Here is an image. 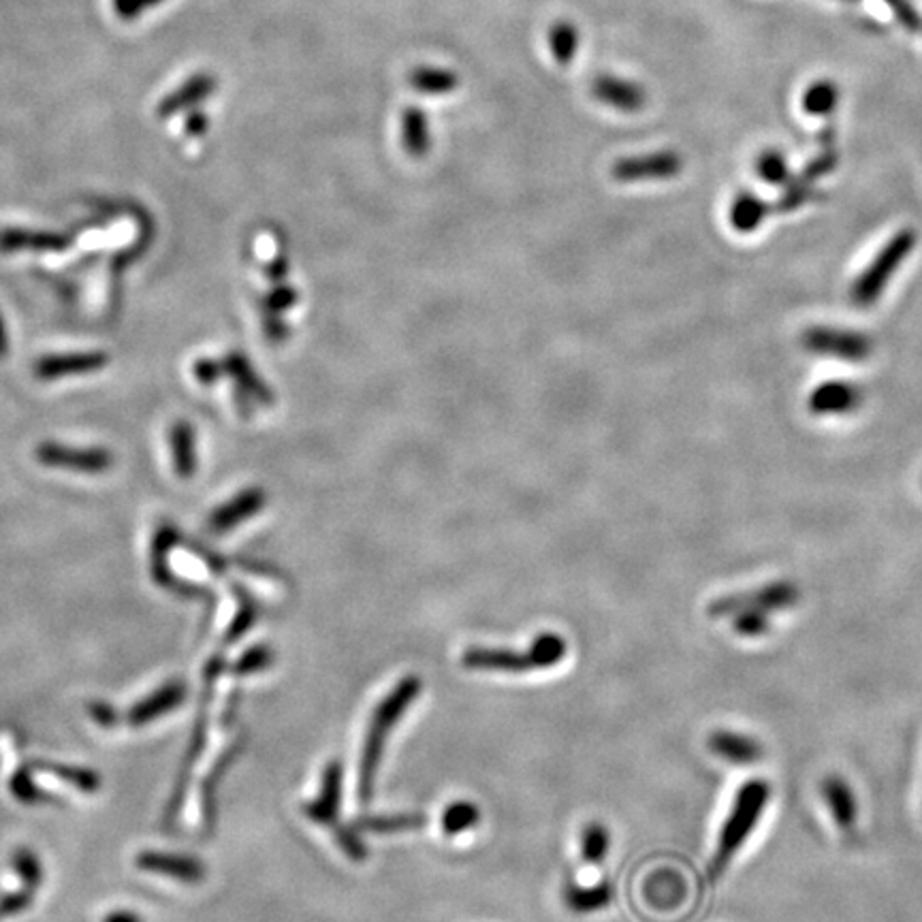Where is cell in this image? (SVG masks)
Listing matches in <instances>:
<instances>
[{"mask_svg":"<svg viewBox=\"0 0 922 922\" xmlns=\"http://www.w3.org/2000/svg\"><path fill=\"white\" fill-rule=\"evenodd\" d=\"M342 784H344V767L340 760H329L323 771L321 792L314 801L306 803L304 814L321 826H327L333 833L336 844L344 850V854L351 858L353 863H363L368 858V848H365L359 835L348 829L340 822V807H342Z\"/></svg>","mask_w":922,"mask_h":922,"instance_id":"4","label":"cell"},{"mask_svg":"<svg viewBox=\"0 0 922 922\" xmlns=\"http://www.w3.org/2000/svg\"><path fill=\"white\" fill-rule=\"evenodd\" d=\"M402 146L412 158H423L432 148L429 116L421 107H408L402 114Z\"/></svg>","mask_w":922,"mask_h":922,"instance_id":"18","label":"cell"},{"mask_svg":"<svg viewBox=\"0 0 922 922\" xmlns=\"http://www.w3.org/2000/svg\"><path fill=\"white\" fill-rule=\"evenodd\" d=\"M421 690H423L421 677L406 675L397 681L395 688L389 690L383 696V701L374 707L368 730H365L361 758H359V771H357V797L361 803L372 801L374 790H376L378 767H380V762H383L389 733L402 722L404 713L415 705Z\"/></svg>","mask_w":922,"mask_h":922,"instance_id":"1","label":"cell"},{"mask_svg":"<svg viewBox=\"0 0 922 922\" xmlns=\"http://www.w3.org/2000/svg\"><path fill=\"white\" fill-rule=\"evenodd\" d=\"M733 628L743 639H758L765 637L771 628V619L767 611H756V609H745L735 613L733 617Z\"/></svg>","mask_w":922,"mask_h":922,"instance_id":"27","label":"cell"},{"mask_svg":"<svg viewBox=\"0 0 922 922\" xmlns=\"http://www.w3.org/2000/svg\"><path fill=\"white\" fill-rule=\"evenodd\" d=\"M799 602V587L790 581H775L762 585L752 592H739L724 598H718L709 604L711 617H733L739 611L756 609V611H784Z\"/></svg>","mask_w":922,"mask_h":922,"instance_id":"6","label":"cell"},{"mask_svg":"<svg viewBox=\"0 0 922 922\" xmlns=\"http://www.w3.org/2000/svg\"><path fill=\"white\" fill-rule=\"evenodd\" d=\"M214 88H216V79L212 75H197L190 79L188 84H184V88H180L176 94H171V97L163 101L161 114L163 116L176 114V111H180L186 105H195L201 99H208L214 92Z\"/></svg>","mask_w":922,"mask_h":922,"instance_id":"23","label":"cell"},{"mask_svg":"<svg viewBox=\"0 0 922 922\" xmlns=\"http://www.w3.org/2000/svg\"><path fill=\"white\" fill-rule=\"evenodd\" d=\"M805 107L812 114H829L835 107V90L829 84H820L807 92Z\"/></svg>","mask_w":922,"mask_h":922,"instance_id":"29","label":"cell"},{"mask_svg":"<svg viewBox=\"0 0 922 922\" xmlns=\"http://www.w3.org/2000/svg\"><path fill=\"white\" fill-rule=\"evenodd\" d=\"M564 901L572 912L577 914H592L598 910L609 908L613 901V888L607 880H602L594 886H581L577 882L568 880L564 884Z\"/></svg>","mask_w":922,"mask_h":922,"instance_id":"17","label":"cell"},{"mask_svg":"<svg viewBox=\"0 0 922 922\" xmlns=\"http://www.w3.org/2000/svg\"><path fill=\"white\" fill-rule=\"evenodd\" d=\"M265 504V494L261 489H246L242 494H237L231 502L225 506H220L214 511L210 526L214 532H229L235 528L237 523H242L250 519L252 515H257Z\"/></svg>","mask_w":922,"mask_h":922,"instance_id":"15","label":"cell"},{"mask_svg":"<svg viewBox=\"0 0 922 922\" xmlns=\"http://www.w3.org/2000/svg\"><path fill=\"white\" fill-rule=\"evenodd\" d=\"M579 43H581V35H579V28L568 22V20H560V22H555L551 28H549V47H551V56L553 60L558 62V65L562 67H568L572 60H575L577 56V50H579Z\"/></svg>","mask_w":922,"mask_h":922,"instance_id":"22","label":"cell"},{"mask_svg":"<svg viewBox=\"0 0 922 922\" xmlns=\"http://www.w3.org/2000/svg\"><path fill=\"white\" fill-rule=\"evenodd\" d=\"M107 363H109V355L101 351L47 355L37 361L35 374L41 380H60V378H69V376L99 372L107 368Z\"/></svg>","mask_w":922,"mask_h":922,"instance_id":"11","label":"cell"},{"mask_svg":"<svg viewBox=\"0 0 922 922\" xmlns=\"http://www.w3.org/2000/svg\"><path fill=\"white\" fill-rule=\"evenodd\" d=\"M611 835L600 822H590L581 833V856L587 865H602L609 854Z\"/></svg>","mask_w":922,"mask_h":922,"instance_id":"26","label":"cell"},{"mask_svg":"<svg viewBox=\"0 0 922 922\" xmlns=\"http://www.w3.org/2000/svg\"><path fill=\"white\" fill-rule=\"evenodd\" d=\"M429 822L425 814L419 812H404V814H383V816H363L355 820V829L363 833H378V835H391V833H406V831H419Z\"/></svg>","mask_w":922,"mask_h":922,"instance_id":"20","label":"cell"},{"mask_svg":"<svg viewBox=\"0 0 922 922\" xmlns=\"http://www.w3.org/2000/svg\"><path fill=\"white\" fill-rule=\"evenodd\" d=\"M863 402V391L844 380H829L809 395V410L820 417L850 415Z\"/></svg>","mask_w":922,"mask_h":922,"instance_id":"12","label":"cell"},{"mask_svg":"<svg viewBox=\"0 0 922 922\" xmlns=\"http://www.w3.org/2000/svg\"><path fill=\"white\" fill-rule=\"evenodd\" d=\"M707 745L711 754L726 762H733V765H752V762L765 758V747L754 737L735 733V730H713Z\"/></svg>","mask_w":922,"mask_h":922,"instance_id":"13","label":"cell"},{"mask_svg":"<svg viewBox=\"0 0 922 922\" xmlns=\"http://www.w3.org/2000/svg\"><path fill=\"white\" fill-rule=\"evenodd\" d=\"M7 351H9V336H7V327H5L3 314H0V357H5Z\"/></svg>","mask_w":922,"mask_h":922,"instance_id":"31","label":"cell"},{"mask_svg":"<svg viewBox=\"0 0 922 922\" xmlns=\"http://www.w3.org/2000/svg\"><path fill=\"white\" fill-rule=\"evenodd\" d=\"M35 455L39 464L45 468L71 470L82 474H103L116 464L114 453L107 449H75L62 447L58 442H41Z\"/></svg>","mask_w":922,"mask_h":922,"instance_id":"8","label":"cell"},{"mask_svg":"<svg viewBox=\"0 0 922 922\" xmlns=\"http://www.w3.org/2000/svg\"><path fill=\"white\" fill-rule=\"evenodd\" d=\"M195 429L188 421H176L169 429V447L173 457V470L182 481H188L197 470Z\"/></svg>","mask_w":922,"mask_h":922,"instance_id":"16","label":"cell"},{"mask_svg":"<svg viewBox=\"0 0 922 922\" xmlns=\"http://www.w3.org/2000/svg\"><path fill=\"white\" fill-rule=\"evenodd\" d=\"M566 658V641L555 632L538 634L528 651H513L506 647H468L461 664L468 671L521 675L532 671L553 669Z\"/></svg>","mask_w":922,"mask_h":922,"instance_id":"2","label":"cell"},{"mask_svg":"<svg viewBox=\"0 0 922 922\" xmlns=\"http://www.w3.org/2000/svg\"><path fill=\"white\" fill-rule=\"evenodd\" d=\"M767 214V203H762L754 195H741L735 199L733 208H730V225L739 233H752L762 225V220L767 218Z\"/></svg>","mask_w":922,"mask_h":922,"instance_id":"24","label":"cell"},{"mask_svg":"<svg viewBox=\"0 0 922 922\" xmlns=\"http://www.w3.org/2000/svg\"><path fill=\"white\" fill-rule=\"evenodd\" d=\"M156 3H161V0H139V5L146 9L148 5H156Z\"/></svg>","mask_w":922,"mask_h":922,"instance_id":"32","label":"cell"},{"mask_svg":"<svg viewBox=\"0 0 922 922\" xmlns=\"http://www.w3.org/2000/svg\"><path fill=\"white\" fill-rule=\"evenodd\" d=\"M769 799H771V784L765 780H750L739 788V792L735 794L733 807H730V812L720 831L718 846H715V852L711 856V863H709L711 882L722 878V873L726 871L730 861L737 856V852L745 844V839L750 837V833L756 829L762 812H765V807L769 805Z\"/></svg>","mask_w":922,"mask_h":922,"instance_id":"3","label":"cell"},{"mask_svg":"<svg viewBox=\"0 0 922 922\" xmlns=\"http://www.w3.org/2000/svg\"><path fill=\"white\" fill-rule=\"evenodd\" d=\"M479 820H481L479 805H474L468 799H461V801H453L447 809H444L440 824H442L444 833H447L449 837H455V835H461V833L474 829V826L479 824Z\"/></svg>","mask_w":922,"mask_h":922,"instance_id":"25","label":"cell"},{"mask_svg":"<svg viewBox=\"0 0 922 922\" xmlns=\"http://www.w3.org/2000/svg\"><path fill=\"white\" fill-rule=\"evenodd\" d=\"M822 797L826 807H829L831 818L837 829L850 833L856 829L858 820V803L852 786L839 775H829L822 782Z\"/></svg>","mask_w":922,"mask_h":922,"instance_id":"14","label":"cell"},{"mask_svg":"<svg viewBox=\"0 0 922 922\" xmlns=\"http://www.w3.org/2000/svg\"><path fill=\"white\" fill-rule=\"evenodd\" d=\"M67 240L54 233L28 231V229H7L0 233V252L18 250H62Z\"/></svg>","mask_w":922,"mask_h":922,"instance_id":"21","label":"cell"},{"mask_svg":"<svg viewBox=\"0 0 922 922\" xmlns=\"http://www.w3.org/2000/svg\"><path fill=\"white\" fill-rule=\"evenodd\" d=\"M408 84L412 90H417L421 94L442 97V94H451L459 88V75L444 67L419 65L408 73Z\"/></svg>","mask_w":922,"mask_h":922,"instance_id":"19","label":"cell"},{"mask_svg":"<svg viewBox=\"0 0 922 922\" xmlns=\"http://www.w3.org/2000/svg\"><path fill=\"white\" fill-rule=\"evenodd\" d=\"M681 158L675 152H656L647 156L622 158L613 165V178L617 182H647L669 180L681 171Z\"/></svg>","mask_w":922,"mask_h":922,"instance_id":"9","label":"cell"},{"mask_svg":"<svg viewBox=\"0 0 922 922\" xmlns=\"http://www.w3.org/2000/svg\"><path fill=\"white\" fill-rule=\"evenodd\" d=\"M914 246L916 233L912 229H903L890 237V242L876 254V259H873L863 269V274L854 280L850 289L852 304H856L858 308H869L876 304L882 297L886 284L897 274V269L908 261Z\"/></svg>","mask_w":922,"mask_h":922,"instance_id":"5","label":"cell"},{"mask_svg":"<svg viewBox=\"0 0 922 922\" xmlns=\"http://www.w3.org/2000/svg\"><path fill=\"white\" fill-rule=\"evenodd\" d=\"M590 92L598 103L617 111H624V114H637L647 103V94L641 88V84L617 75L594 77Z\"/></svg>","mask_w":922,"mask_h":922,"instance_id":"10","label":"cell"},{"mask_svg":"<svg viewBox=\"0 0 922 922\" xmlns=\"http://www.w3.org/2000/svg\"><path fill=\"white\" fill-rule=\"evenodd\" d=\"M195 378L199 380L201 385H212L214 380L220 376L222 372V363H216L212 359H201L195 363Z\"/></svg>","mask_w":922,"mask_h":922,"instance_id":"30","label":"cell"},{"mask_svg":"<svg viewBox=\"0 0 922 922\" xmlns=\"http://www.w3.org/2000/svg\"><path fill=\"white\" fill-rule=\"evenodd\" d=\"M803 344L807 351H812L816 355L835 357L850 363H861L873 353V344L865 333L850 329L812 327L805 331Z\"/></svg>","mask_w":922,"mask_h":922,"instance_id":"7","label":"cell"},{"mask_svg":"<svg viewBox=\"0 0 922 922\" xmlns=\"http://www.w3.org/2000/svg\"><path fill=\"white\" fill-rule=\"evenodd\" d=\"M760 178L771 184H782L788 178V165L777 152H767L758 161Z\"/></svg>","mask_w":922,"mask_h":922,"instance_id":"28","label":"cell"}]
</instances>
